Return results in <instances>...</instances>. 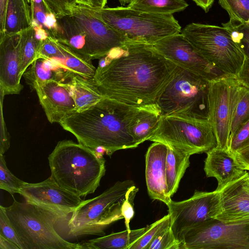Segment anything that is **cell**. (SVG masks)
<instances>
[{
  "label": "cell",
  "mask_w": 249,
  "mask_h": 249,
  "mask_svg": "<svg viewBox=\"0 0 249 249\" xmlns=\"http://www.w3.org/2000/svg\"><path fill=\"white\" fill-rule=\"evenodd\" d=\"M25 183L11 173L6 165L4 155H0V188L13 196L19 194Z\"/></svg>",
  "instance_id": "836d02e7"
},
{
  "label": "cell",
  "mask_w": 249,
  "mask_h": 249,
  "mask_svg": "<svg viewBox=\"0 0 249 249\" xmlns=\"http://www.w3.org/2000/svg\"><path fill=\"white\" fill-rule=\"evenodd\" d=\"M5 210L23 249H84L82 243L69 242L56 231L55 225L65 219L52 211L15 199Z\"/></svg>",
  "instance_id": "5b68a950"
},
{
  "label": "cell",
  "mask_w": 249,
  "mask_h": 249,
  "mask_svg": "<svg viewBox=\"0 0 249 249\" xmlns=\"http://www.w3.org/2000/svg\"><path fill=\"white\" fill-rule=\"evenodd\" d=\"M93 8L102 20L134 42L152 45L181 31L173 14L142 12L128 6Z\"/></svg>",
  "instance_id": "8992f818"
},
{
  "label": "cell",
  "mask_w": 249,
  "mask_h": 249,
  "mask_svg": "<svg viewBox=\"0 0 249 249\" xmlns=\"http://www.w3.org/2000/svg\"><path fill=\"white\" fill-rule=\"evenodd\" d=\"M31 9L33 18L37 19L44 27L46 14L50 12L46 7L43 0H33Z\"/></svg>",
  "instance_id": "7bdbcfd3"
},
{
  "label": "cell",
  "mask_w": 249,
  "mask_h": 249,
  "mask_svg": "<svg viewBox=\"0 0 249 249\" xmlns=\"http://www.w3.org/2000/svg\"><path fill=\"white\" fill-rule=\"evenodd\" d=\"M161 116L156 104L140 107L129 126L130 133L138 146L148 141L158 128Z\"/></svg>",
  "instance_id": "603a6c76"
},
{
  "label": "cell",
  "mask_w": 249,
  "mask_h": 249,
  "mask_svg": "<svg viewBox=\"0 0 249 249\" xmlns=\"http://www.w3.org/2000/svg\"><path fill=\"white\" fill-rule=\"evenodd\" d=\"M57 18L59 30L54 38L89 58L87 51V36L81 26L71 15Z\"/></svg>",
  "instance_id": "cb8c5ba5"
},
{
  "label": "cell",
  "mask_w": 249,
  "mask_h": 249,
  "mask_svg": "<svg viewBox=\"0 0 249 249\" xmlns=\"http://www.w3.org/2000/svg\"><path fill=\"white\" fill-rule=\"evenodd\" d=\"M19 33L20 74L22 76L25 70L36 59L37 51L41 41L36 38L32 26Z\"/></svg>",
  "instance_id": "f546056e"
},
{
  "label": "cell",
  "mask_w": 249,
  "mask_h": 249,
  "mask_svg": "<svg viewBox=\"0 0 249 249\" xmlns=\"http://www.w3.org/2000/svg\"><path fill=\"white\" fill-rule=\"evenodd\" d=\"M134 186L132 180L118 181L100 195L83 200L71 213L68 222L69 233L75 237L104 235L107 227L123 218L121 206Z\"/></svg>",
  "instance_id": "52a82bcc"
},
{
  "label": "cell",
  "mask_w": 249,
  "mask_h": 249,
  "mask_svg": "<svg viewBox=\"0 0 249 249\" xmlns=\"http://www.w3.org/2000/svg\"><path fill=\"white\" fill-rule=\"evenodd\" d=\"M140 107L107 97L86 109L68 113L59 124L79 143L93 150L103 148L110 156L138 146L129 126Z\"/></svg>",
  "instance_id": "7a4b0ae2"
},
{
  "label": "cell",
  "mask_w": 249,
  "mask_h": 249,
  "mask_svg": "<svg viewBox=\"0 0 249 249\" xmlns=\"http://www.w3.org/2000/svg\"><path fill=\"white\" fill-rule=\"evenodd\" d=\"M27 1V2L28 3V4L29 5H30L31 7L32 5V3H33V0H26Z\"/></svg>",
  "instance_id": "11a10c76"
},
{
  "label": "cell",
  "mask_w": 249,
  "mask_h": 249,
  "mask_svg": "<svg viewBox=\"0 0 249 249\" xmlns=\"http://www.w3.org/2000/svg\"><path fill=\"white\" fill-rule=\"evenodd\" d=\"M0 249H19L13 242L0 235Z\"/></svg>",
  "instance_id": "681fc988"
},
{
  "label": "cell",
  "mask_w": 249,
  "mask_h": 249,
  "mask_svg": "<svg viewBox=\"0 0 249 249\" xmlns=\"http://www.w3.org/2000/svg\"><path fill=\"white\" fill-rule=\"evenodd\" d=\"M196 4L201 7L206 13L209 12L213 5L214 0H193Z\"/></svg>",
  "instance_id": "f907efd6"
},
{
  "label": "cell",
  "mask_w": 249,
  "mask_h": 249,
  "mask_svg": "<svg viewBox=\"0 0 249 249\" xmlns=\"http://www.w3.org/2000/svg\"><path fill=\"white\" fill-rule=\"evenodd\" d=\"M167 206L171 229L180 242V236L186 231L200 222L214 218L218 213L219 195L215 190L213 192L196 191L189 198L181 201L171 200Z\"/></svg>",
  "instance_id": "4fadbf2b"
},
{
  "label": "cell",
  "mask_w": 249,
  "mask_h": 249,
  "mask_svg": "<svg viewBox=\"0 0 249 249\" xmlns=\"http://www.w3.org/2000/svg\"><path fill=\"white\" fill-rule=\"evenodd\" d=\"M168 146L154 142L145 154V175L147 192L150 198L165 203L171 201L167 187L166 160Z\"/></svg>",
  "instance_id": "ac0fdd59"
},
{
  "label": "cell",
  "mask_w": 249,
  "mask_h": 249,
  "mask_svg": "<svg viewBox=\"0 0 249 249\" xmlns=\"http://www.w3.org/2000/svg\"><path fill=\"white\" fill-rule=\"evenodd\" d=\"M71 12L86 33L88 55L91 60L100 59L114 49L136 43L102 20L92 6L77 3Z\"/></svg>",
  "instance_id": "7c38bea8"
},
{
  "label": "cell",
  "mask_w": 249,
  "mask_h": 249,
  "mask_svg": "<svg viewBox=\"0 0 249 249\" xmlns=\"http://www.w3.org/2000/svg\"><path fill=\"white\" fill-rule=\"evenodd\" d=\"M148 141L162 142L191 156L206 153L217 146L209 120H189L170 116H161L158 128Z\"/></svg>",
  "instance_id": "9c48e42d"
},
{
  "label": "cell",
  "mask_w": 249,
  "mask_h": 249,
  "mask_svg": "<svg viewBox=\"0 0 249 249\" xmlns=\"http://www.w3.org/2000/svg\"><path fill=\"white\" fill-rule=\"evenodd\" d=\"M54 39L60 50V53L56 58L53 59L57 60L71 73L80 75L86 78L93 77L96 69L92 64L91 59L82 55L55 39Z\"/></svg>",
  "instance_id": "d4e9b609"
},
{
  "label": "cell",
  "mask_w": 249,
  "mask_h": 249,
  "mask_svg": "<svg viewBox=\"0 0 249 249\" xmlns=\"http://www.w3.org/2000/svg\"><path fill=\"white\" fill-rule=\"evenodd\" d=\"M181 33L211 65L227 75L237 76L246 56L228 29L191 23Z\"/></svg>",
  "instance_id": "ba28073f"
},
{
  "label": "cell",
  "mask_w": 249,
  "mask_h": 249,
  "mask_svg": "<svg viewBox=\"0 0 249 249\" xmlns=\"http://www.w3.org/2000/svg\"><path fill=\"white\" fill-rule=\"evenodd\" d=\"M154 48L178 66L211 81L227 75L209 63L180 33L152 44Z\"/></svg>",
  "instance_id": "5bb4252c"
},
{
  "label": "cell",
  "mask_w": 249,
  "mask_h": 249,
  "mask_svg": "<svg viewBox=\"0 0 249 249\" xmlns=\"http://www.w3.org/2000/svg\"><path fill=\"white\" fill-rule=\"evenodd\" d=\"M69 91L75 103L74 111H81L107 98L95 84L93 78H86L72 73L70 79L60 83Z\"/></svg>",
  "instance_id": "7402d4cb"
},
{
  "label": "cell",
  "mask_w": 249,
  "mask_h": 249,
  "mask_svg": "<svg viewBox=\"0 0 249 249\" xmlns=\"http://www.w3.org/2000/svg\"><path fill=\"white\" fill-rule=\"evenodd\" d=\"M20 34L0 35V90L3 95L19 94Z\"/></svg>",
  "instance_id": "e0dca14e"
},
{
  "label": "cell",
  "mask_w": 249,
  "mask_h": 249,
  "mask_svg": "<svg viewBox=\"0 0 249 249\" xmlns=\"http://www.w3.org/2000/svg\"><path fill=\"white\" fill-rule=\"evenodd\" d=\"M48 160L52 179L80 197L94 193L106 173L103 155L71 140L58 142Z\"/></svg>",
  "instance_id": "3957f363"
},
{
  "label": "cell",
  "mask_w": 249,
  "mask_h": 249,
  "mask_svg": "<svg viewBox=\"0 0 249 249\" xmlns=\"http://www.w3.org/2000/svg\"><path fill=\"white\" fill-rule=\"evenodd\" d=\"M148 249H181V243L175 237L170 226L158 233Z\"/></svg>",
  "instance_id": "d590c367"
},
{
  "label": "cell",
  "mask_w": 249,
  "mask_h": 249,
  "mask_svg": "<svg viewBox=\"0 0 249 249\" xmlns=\"http://www.w3.org/2000/svg\"><path fill=\"white\" fill-rule=\"evenodd\" d=\"M204 170L207 177L215 178L218 182L215 189L218 191L229 183L244 175V170L235 155L228 149L217 147L206 152Z\"/></svg>",
  "instance_id": "ffe728a7"
},
{
  "label": "cell",
  "mask_w": 249,
  "mask_h": 249,
  "mask_svg": "<svg viewBox=\"0 0 249 249\" xmlns=\"http://www.w3.org/2000/svg\"><path fill=\"white\" fill-rule=\"evenodd\" d=\"M249 146V120L230 139L228 150L234 154Z\"/></svg>",
  "instance_id": "8d00e7d4"
},
{
  "label": "cell",
  "mask_w": 249,
  "mask_h": 249,
  "mask_svg": "<svg viewBox=\"0 0 249 249\" xmlns=\"http://www.w3.org/2000/svg\"><path fill=\"white\" fill-rule=\"evenodd\" d=\"M242 87L234 76L210 81L209 121L218 148L228 149L231 125Z\"/></svg>",
  "instance_id": "8fae6325"
},
{
  "label": "cell",
  "mask_w": 249,
  "mask_h": 249,
  "mask_svg": "<svg viewBox=\"0 0 249 249\" xmlns=\"http://www.w3.org/2000/svg\"><path fill=\"white\" fill-rule=\"evenodd\" d=\"M122 5L129 4L133 0H118Z\"/></svg>",
  "instance_id": "db71d44e"
},
{
  "label": "cell",
  "mask_w": 249,
  "mask_h": 249,
  "mask_svg": "<svg viewBox=\"0 0 249 249\" xmlns=\"http://www.w3.org/2000/svg\"><path fill=\"white\" fill-rule=\"evenodd\" d=\"M243 169L249 170V146L235 154Z\"/></svg>",
  "instance_id": "bcb514c9"
},
{
  "label": "cell",
  "mask_w": 249,
  "mask_h": 249,
  "mask_svg": "<svg viewBox=\"0 0 249 249\" xmlns=\"http://www.w3.org/2000/svg\"><path fill=\"white\" fill-rule=\"evenodd\" d=\"M218 3L228 13L230 20L249 24V0H219Z\"/></svg>",
  "instance_id": "1f68e13d"
},
{
  "label": "cell",
  "mask_w": 249,
  "mask_h": 249,
  "mask_svg": "<svg viewBox=\"0 0 249 249\" xmlns=\"http://www.w3.org/2000/svg\"><path fill=\"white\" fill-rule=\"evenodd\" d=\"M78 4L91 6V0H75Z\"/></svg>",
  "instance_id": "f5cc1de1"
},
{
  "label": "cell",
  "mask_w": 249,
  "mask_h": 249,
  "mask_svg": "<svg viewBox=\"0 0 249 249\" xmlns=\"http://www.w3.org/2000/svg\"><path fill=\"white\" fill-rule=\"evenodd\" d=\"M190 156L168 146L166 178L168 193L171 197L177 191L180 181L190 165Z\"/></svg>",
  "instance_id": "83f0119b"
},
{
  "label": "cell",
  "mask_w": 249,
  "mask_h": 249,
  "mask_svg": "<svg viewBox=\"0 0 249 249\" xmlns=\"http://www.w3.org/2000/svg\"><path fill=\"white\" fill-rule=\"evenodd\" d=\"M145 227L141 229L112 233L101 237L82 243L84 249H128L144 231Z\"/></svg>",
  "instance_id": "4316f807"
},
{
  "label": "cell",
  "mask_w": 249,
  "mask_h": 249,
  "mask_svg": "<svg viewBox=\"0 0 249 249\" xmlns=\"http://www.w3.org/2000/svg\"><path fill=\"white\" fill-rule=\"evenodd\" d=\"M249 120V89L243 85L241 96L236 106L231 125L229 141L235 132Z\"/></svg>",
  "instance_id": "d6a6232c"
},
{
  "label": "cell",
  "mask_w": 249,
  "mask_h": 249,
  "mask_svg": "<svg viewBox=\"0 0 249 249\" xmlns=\"http://www.w3.org/2000/svg\"><path fill=\"white\" fill-rule=\"evenodd\" d=\"M218 192L220 210L214 218L228 224L249 223V173Z\"/></svg>",
  "instance_id": "2e32d148"
},
{
  "label": "cell",
  "mask_w": 249,
  "mask_h": 249,
  "mask_svg": "<svg viewBox=\"0 0 249 249\" xmlns=\"http://www.w3.org/2000/svg\"><path fill=\"white\" fill-rule=\"evenodd\" d=\"M179 241L181 249H249V223L209 219L186 231Z\"/></svg>",
  "instance_id": "30bf717a"
},
{
  "label": "cell",
  "mask_w": 249,
  "mask_h": 249,
  "mask_svg": "<svg viewBox=\"0 0 249 249\" xmlns=\"http://www.w3.org/2000/svg\"><path fill=\"white\" fill-rule=\"evenodd\" d=\"M170 226V217L168 213L145 227L142 234L131 244L128 249H148L150 244L158 233Z\"/></svg>",
  "instance_id": "4dcf8cb0"
},
{
  "label": "cell",
  "mask_w": 249,
  "mask_h": 249,
  "mask_svg": "<svg viewBox=\"0 0 249 249\" xmlns=\"http://www.w3.org/2000/svg\"><path fill=\"white\" fill-rule=\"evenodd\" d=\"M138 189L135 186L130 188L126 193L121 206V214L124 219L126 229L130 231L129 223L134 215V199Z\"/></svg>",
  "instance_id": "ab89813d"
},
{
  "label": "cell",
  "mask_w": 249,
  "mask_h": 249,
  "mask_svg": "<svg viewBox=\"0 0 249 249\" xmlns=\"http://www.w3.org/2000/svg\"><path fill=\"white\" fill-rule=\"evenodd\" d=\"M228 29L233 40L239 45L246 57H249V24H242L229 20L222 23Z\"/></svg>",
  "instance_id": "e575fe53"
},
{
  "label": "cell",
  "mask_w": 249,
  "mask_h": 249,
  "mask_svg": "<svg viewBox=\"0 0 249 249\" xmlns=\"http://www.w3.org/2000/svg\"><path fill=\"white\" fill-rule=\"evenodd\" d=\"M32 18L31 7L26 0H8L4 31L2 35L21 32L31 26Z\"/></svg>",
  "instance_id": "484cf974"
},
{
  "label": "cell",
  "mask_w": 249,
  "mask_h": 249,
  "mask_svg": "<svg viewBox=\"0 0 249 249\" xmlns=\"http://www.w3.org/2000/svg\"><path fill=\"white\" fill-rule=\"evenodd\" d=\"M44 28L50 36L53 38H55L58 34L59 27L57 18L53 13L48 12L46 14Z\"/></svg>",
  "instance_id": "ee69618b"
},
{
  "label": "cell",
  "mask_w": 249,
  "mask_h": 249,
  "mask_svg": "<svg viewBox=\"0 0 249 249\" xmlns=\"http://www.w3.org/2000/svg\"><path fill=\"white\" fill-rule=\"evenodd\" d=\"M210 80L178 66L156 104L162 116L209 120Z\"/></svg>",
  "instance_id": "277c9868"
},
{
  "label": "cell",
  "mask_w": 249,
  "mask_h": 249,
  "mask_svg": "<svg viewBox=\"0 0 249 249\" xmlns=\"http://www.w3.org/2000/svg\"><path fill=\"white\" fill-rule=\"evenodd\" d=\"M8 0H0V35L4 33Z\"/></svg>",
  "instance_id": "7dc6e473"
},
{
  "label": "cell",
  "mask_w": 249,
  "mask_h": 249,
  "mask_svg": "<svg viewBox=\"0 0 249 249\" xmlns=\"http://www.w3.org/2000/svg\"><path fill=\"white\" fill-rule=\"evenodd\" d=\"M40 104L51 124L59 123L68 113L75 110V103L68 90L60 83L46 82L36 86Z\"/></svg>",
  "instance_id": "d6986e66"
},
{
  "label": "cell",
  "mask_w": 249,
  "mask_h": 249,
  "mask_svg": "<svg viewBox=\"0 0 249 249\" xmlns=\"http://www.w3.org/2000/svg\"><path fill=\"white\" fill-rule=\"evenodd\" d=\"M71 74L55 59L38 58L28 67L22 76L26 83L34 90L36 86L46 82L64 83Z\"/></svg>",
  "instance_id": "44dd1931"
},
{
  "label": "cell",
  "mask_w": 249,
  "mask_h": 249,
  "mask_svg": "<svg viewBox=\"0 0 249 249\" xmlns=\"http://www.w3.org/2000/svg\"><path fill=\"white\" fill-rule=\"evenodd\" d=\"M185 0H133L127 6L138 11L160 14H173L184 10Z\"/></svg>",
  "instance_id": "f1b7e54d"
},
{
  "label": "cell",
  "mask_w": 249,
  "mask_h": 249,
  "mask_svg": "<svg viewBox=\"0 0 249 249\" xmlns=\"http://www.w3.org/2000/svg\"><path fill=\"white\" fill-rule=\"evenodd\" d=\"M114 57L97 67L93 79L103 94L135 107L156 104L178 66L152 45L133 43L113 50Z\"/></svg>",
  "instance_id": "6da1fadb"
},
{
  "label": "cell",
  "mask_w": 249,
  "mask_h": 249,
  "mask_svg": "<svg viewBox=\"0 0 249 249\" xmlns=\"http://www.w3.org/2000/svg\"><path fill=\"white\" fill-rule=\"evenodd\" d=\"M59 53L60 50L56 45L54 38L49 36L47 39L40 42L36 59H53L56 58Z\"/></svg>",
  "instance_id": "60d3db41"
},
{
  "label": "cell",
  "mask_w": 249,
  "mask_h": 249,
  "mask_svg": "<svg viewBox=\"0 0 249 249\" xmlns=\"http://www.w3.org/2000/svg\"><path fill=\"white\" fill-rule=\"evenodd\" d=\"M0 235L15 244L19 249H23L17 233L6 212L5 207L0 206Z\"/></svg>",
  "instance_id": "74e56055"
},
{
  "label": "cell",
  "mask_w": 249,
  "mask_h": 249,
  "mask_svg": "<svg viewBox=\"0 0 249 249\" xmlns=\"http://www.w3.org/2000/svg\"><path fill=\"white\" fill-rule=\"evenodd\" d=\"M4 96L0 95L1 119H0V155L4 154L10 147V136L7 130L2 114V103Z\"/></svg>",
  "instance_id": "b9f144b4"
},
{
  "label": "cell",
  "mask_w": 249,
  "mask_h": 249,
  "mask_svg": "<svg viewBox=\"0 0 249 249\" xmlns=\"http://www.w3.org/2000/svg\"><path fill=\"white\" fill-rule=\"evenodd\" d=\"M19 194L28 203L52 211L66 219L83 200L58 186L50 177L38 183H25Z\"/></svg>",
  "instance_id": "9a60e30c"
},
{
  "label": "cell",
  "mask_w": 249,
  "mask_h": 249,
  "mask_svg": "<svg viewBox=\"0 0 249 249\" xmlns=\"http://www.w3.org/2000/svg\"><path fill=\"white\" fill-rule=\"evenodd\" d=\"M32 27L35 32V36L38 40L44 41L50 36L48 32L41 24H38Z\"/></svg>",
  "instance_id": "c3c4849f"
},
{
  "label": "cell",
  "mask_w": 249,
  "mask_h": 249,
  "mask_svg": "<svg viewBox=\"0 0 249 249\" xmlns=\"http://www.w3.org/2000/svg\"><path fill=\"white\" fill-rule=\"evenodd\" d=\"M236 77L243 86L249 89V57H246Z\"/></svg>",
  "instance_id": "f6af8a7d"
},
{
  "label": "cell",
  "mask_w": 249,
  "mask_h": 249,
  "mask_svg": "<svg viewBox=\"0 0 249 249\" xmlns=\"http://www.w3.org/2000/svg\"><path fill=\"white\" fill-rule=\"evenodd\" d=\"M48 10L57 18L70 15L71 10L76 4L75 0H42Z\"/></svg>",
  "instance_id": "f35d334b"
},
{
  "label": "cell",
  "mask_w": 249,
  "mask_h": 249,
  "mask_svg": "<svg viewBox=\"0 0 249 249\" xmlns=\"http://www.w3.org/2000/svg\"><path fill=\"white\" fill-rule=\"evenodd\" d=\"M107 0H91V6L94 8H103L105 7Z\"/></svg>",
  "instance_id": "816d5d0a"
}]
</instances>
